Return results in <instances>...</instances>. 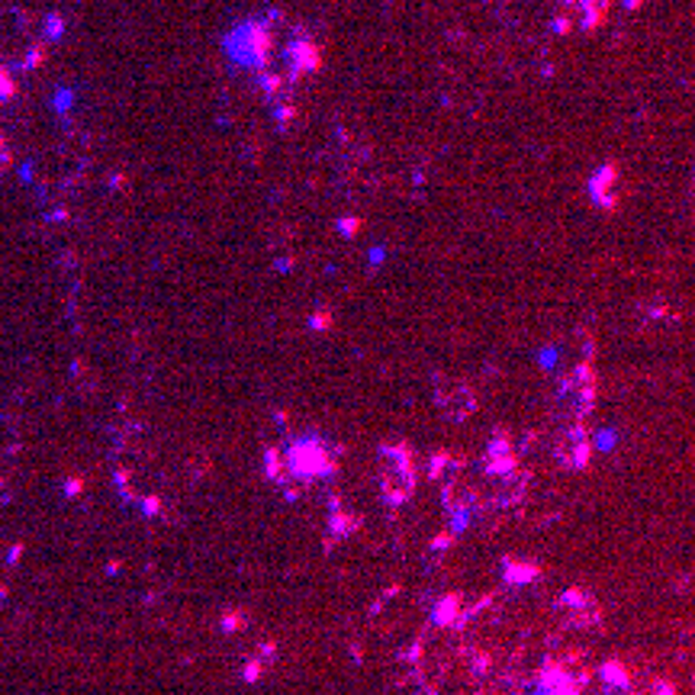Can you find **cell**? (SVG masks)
Returning a JSON list of instances; mask_svg holds the SVG:
<instances>
[{
    "mask_svg": "<svg viewBox=\"0 0 695 695\" xmlns=\"http://www.w3.org/2000/svg\"><path fill=\"white\" fill-rule=\"evenodd\" d=\"M564 444H567V447H560V457H564V461H570V464H583L586 461L583 435H580V432H573L570 439L564 441Z\"/></svg>",
    "mask_w": 695,
    "mask_h": 695,
    "instance_id": "6da1fadb",
    "label": "cell"
}]
</instances>
